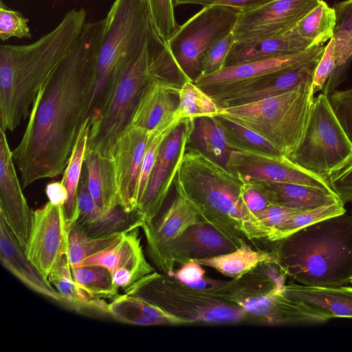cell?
<instances>
[{
  "label": "cell",
  "instance_id": "6da1fadb",
  "mask_svg": "<svg viewBox=\"0 0 352 352\" xmlns=\"http://www.w3.org/2000/svg\"><path fill=\"white\" fill-rule=\"evenodd\" d=\"M104 27V19L86 23L74 45L38 93L23 136L12 151L23 188L64 172L89 117Z\"/></svg>",
  "mask_w": 352,
  "mask_h": 352
},
{
  "label": "cell",
  "instance_id": "7a4b0ae2",
  "mask_svg": "<svg viewBox=\"0 0 352 352\" xmlns=\"http://www.w3.org/2000/svg\"><path fill=\"white\" fill-rule=\"evenodd\" d=\"M86 19L84 8L72 9L36 41L0 45L1 129L12 131L30 116L41 88L76 43Z\"/></svg>",
  "mask_w": 352,
  "mask_h": 352
},
{
  "label": "cell",
  "instance_id": "3957f363",
  "mask_svg": "<svg viewBox=\"0 0 352 352\" xmlns=\"http://www.w3.org/2000/svg\"><path fill=\"white\" fill-rule=\"evenodd\" d=\"M173 184L176 193L236 248L267 239L265 228L242 199L243 181L197 148H186Z\"/></svg>",
  "mask_w": 352,
  "mask_h": 352
},
{
  "label": "cell",
  "instance_id": "277c9868",
  "mask_svg": "<svg viewBox=\"0 0 352 352\" xmlns=\"http://www.w3.org/2000/svg\"><path fill=\"white\" fill-rule=\"evenodd\" d=\"M189 79L180 69L167 43L155 29L136 57L111 81L101 102L89 117L87 150L113 158L118 140L131 124L140 96L151 81Z\"/></svg>",
  "mask_w": 352,
  "mask_h": 352
},
{
  "label": "cell",
  "instance_id": "5b68a950",
  "mask_svg": "<svg viewBox=\"0 0 352 352\" xmlns=\"http://www.w3.org/2000/svg\"><path fill=\"white\" fill-rule=\"evenodd\" d=\"M343 214L276 241L277 263L287 276L307 286L340 287L351 283L352 218Z\"/></svg>",
  "mask_w": 352,
  "mask_h": 352
},
{
  "label": "cell",
  "instance_id": "8992f818",
  "mask_svg": "<svg viewBox=\"0 0 352 352\" xmlns=\"http://www.w3.org/2000/svg\"><path fill=\"white\" fill-rule=\"evenodd\" d=\"M104 20L89 117L99 107L113 79L136 57L154 29L145 0H115Z\"/></svg>",
  "mask_w": 352,
  "mask_h": 352
},
{
  "label": "cell",
  "instance_id": "52a82bcc",
  "mask_svg": "<svg viewBox=\"0 0 352 352\" xmlns=\"http://www.w3.org/2000/svg\"><path fill=\"white\" fill-rule=\"evenodd\" d=\"M311 82L256 102L220 108L217 116L254 131L288 157L300 142L314 100Z\"/></svg>",
  "mask_w": 352,
  "mask_h": 352
},
{
  "label": "cell",
  "instance_id": "ba28073f",
  "mask_svg": "<svg viewBox=\"0 0 352 352\" xmlns=\"http://www.w3.org/2000/svg\"><path fill=\"white\" fill-rule=\"evenodd\" d=\"M124 294L138 297L192 323L239 322L248 313L236 303L216 295L210 286L197 289L153 272Z\"/></svg>",
  "mask_w": 352,
  "mask_h": 352
},
{
  "label": "cell",
  "instance_id": "9c48e42d",
  "mask_svg": "<svg viewBox=\"0 0 352 352\" xmlns=\"http://www.w3.org/2000/svg\"><path fill=\"white\" fill-rule=\"evenodd\" d=\"M288 157L327 180L352 161V142L322 92L314 98L304 135Z\"/></svg>",
  "mask_w": 352,
  "mask_h": 352
},
{
  "label": "cell",
  "instance_id": "30bf717a",
  "mask_svg": "<svg viewBox=\"0 0 352 352\" xmlns=\"http://www.w3.org/2000/svg\"><path fill=\"white\" fill-rule=\"evenodd\" d=\"M239 13L230 8L206 6L179 25L167 45L189 79L193 81L201 74L206 54L215 43L232 32Z\"/></svg>",
  "mask_w": 352,
  "mask_h": 352
},
{
  "label": "cell",
  "instance_id": "8fae6325",
  "mask_svg": "<svg viewBox=\"0 0 352 352\" xmlns=\"http://www.w3.org/2000/svg\"><path fill=\"white\" fill-rule=\"evenodd\" d=\"M225 166L243 182L297 184L334 192L328 180L304 169L284 155L250 149L232 150Z\"/></svg>",
  "mask_w": 352,
  "mask_h": 352
},
{
  "label": "cell",
  "instance_id": "7c38bea8",
  "mask_svg": "<svg viewBox=\"0 0 352 352\" xmlns=\"http://www.w3.org/2000/svg\"><path fill=\"white\" fill-rule=\"evenodd\" d=\"M195 128V120L185 119L163 142L135 210L142 222L153 221L160 212Z\"/></svg>",
  "mask_w": 352,
  "mask_h": 352
},
{
  "label": "cell",
  "instance_id": "4fadbf2b",
  "mask_svg": "<svg viewBox=\"0 0 352 352\" xmlns=\"http://www.w3.org/2000/svg\"><path fill=\"white\" fill-rule=\"evenodd\" d=\"M24 251L28 258L48 279L50 272L67 252V227L63 206L49 201L32 212Z\"/></svg>",
  "mask_w": 352,
  "mask_h": 352
},
{
  "label": "cell",
  "instance_id": "5bb4252c",
  "mask_svg": "<svg viewBox=\"0 0 352 352\" xmlns=\"http://www.w3.org/2000/svg\"><path fill=\"white\" fill-rule=\"evenodd\" d=\"M320 0H272L240 12L232 30L235 41L278 36L294 28Z\"/></svg>",
  "mask_w": 352,
  "mask_h": 352
},
{
  "label": "cell",
  "instance_id": "9a60e30c",
  "mask_svg": "<svg viewBox=\"0 0 352 352\" xmlns=\"http://www.w3.org/2000/svg\"><path fill=\"white\" fill-rule=\"evenodd\" d=\"M206 222L193 206L177 194L166 210L157 219L143 222L148 256L164 274H170L175 264L170 256L176 239L192 225Z\"/></svg>",
  "mask_w": 352,
  "mask_h": 352
},
{
  "label": "cell",
  "instance_id": "2e32d148",
  "mask_svg": "<svg viewBox=\"0 0 352 352\" xmlns=\"http://www.w3.org/2000/svg\"><path fill=\"white\" fill-rule=\"evenodd\" d=\"M320 58L264 78L207 94L220 108L256 102L291 90L301 84L312 82Z\"/></svg>",
  "mask_w": 352,
  "mask_h": 352
},
{
  "label": "cell",
  "instance_id": "e0dca14e",
  "mask_svg": "<svg viewBox=\"0 0 352 352\" xmlns=\"http://www.w3.org/2000/svg\"><path fill=\"white\" fill-rule=\"evenodd\" d=\"M325 46H314L294 54L224 67L213 73L200 74L193 82L206 93L245 83L320 58L323 54Z\"/></svg>",
  "mask_w": 352,
  "mask_h": 352
},
{
  "label": "cell",
  "instance_id": "ac0fdd59",
  "mask_svg": "<svg viewBox=\"0 0 352 352\" xmlns=\"http://www.w3.org/2000/svg\"><path fill=\"white\" fill-rule=\"evenodd\" d=\"M93 265L108 269L115 286L123 290L155 272L144 256L139 228L124 232L118 242L87 257L78 266Z\"/></svg>",
  "mask_w": 352,
  "mask_h": 352
},
{
  "label": "cell",
  "instance_id": "d6986e66",
  "mask_svg": "<svg viewBox=\"0 0 352 352\" xmlns=\"http://www.w3.org/2000/svg\"><path fill=\"white\" fill-rule=\"evenodd\" d=\"M32 212L17 177L6 131L0 128V216L23 249L29 239Z\"/></svg>",
  "mask_w": 352,
  "mask_h": 352
},
{
  "label": "cell",
  "instance_id": "ffe728a7",
  "mask_svg": "<svg viewBox=\"0 0 352 352\" xmlns=\"http://www.w3.org/2000/svg\"><path fill=\"white\" fill-rule=\"evenodd\" d=\"M149 131L131 124L121 135L113 155L116 180L121 208L136 210L142 164Z\"/></svg>",
  "mask_w": 352,
  "mask_h": 352
},
{
  "label": "cell",
  "instance_id": "44dd1931",
  "mask_svg": "<svg viewBox=\"0 0 352 352\" xmlns=\"http://www.w3.org/2000/svg\"><path fill=\"white\" fill-rule=\"evenodd\" d=\"M282 289L243 299L238 305L248 314L271 324H309L328 320L304 303L286 295Z\"/></svg>",
  "mask_w": 352,
  "mask_h": 352
},
{
  "label": "cell",
  "instance_id": "7402d4cb",
  "mask_svg": "<svg viewBox=\"0 0 352 352\" xmlns=\"http://www.w3.org/2000/svg\"><path fill=\"white\" fill-rule=\"evenodd\" d=\"M179 82L157 78L143 90L133 116L131 124L148 131L174 118L179 104Z\"/></svg>",
  "mask_w": 352,
  "mask_h": 352
},
{
  "label": "cell",
  "instance_id": "603a6c76",
  "mask_svg": "<svg viewBox=\"0 0 352 352\" xmlns=\"http://www.w3.org/2000/svg\"><path fill=\"white\" fill-rule=\"evenodd\" d=\"M0 261L2 265L32 290L59 302L62 295L28 258L24 249L0 216Z\"/></svg>",
  "mask_w": 352,
  "mask_h": 352
},
{
  "label": "cell",
  "instance_id": "cb8c5ba5",
  "mask_svg": "<svg viewBox=\"0 0 352 352\" xmlns=\"http://www.w3.org/2000/svg\"><path fill=\"white\" fill-rule=\"evenodd\" d=\"M236 246L206 222L191 226L174 242L172 261L184 265L189 261L207 258L231 252Z\"/></svg>",
  "mask_w": 352,
  "mask_h": 352
},
{
  "label": "cell",
  "instance_id": "d4e9b609",
  "mask_svg": "<svg viewBox=\"0 0 352 352\" xmlns=\"http://www.w3.org/2000/svg\"><path fill=\"white\" fill-rule=\"evenodd\" d=\"M311 47L300 36L295 26L274 37L246 41H234L226 60L225 66L300 52Z\"/></svg>",
  "mask_w": 352,
  "mask_h": 352
},
{
  "label": "cell",
  "instance_id": "484cf974",
  "mask_svg": "<svg viewBox=\"0 0 352 352\" xmlns=\"http://www.w3.org/2000/svg\"><path fill=\"white\" fill-rule=\"evenodd\" d=\"M282 291L327 320L332 318H352V287H314L291 283Z\"/></svg>",
  "mask_w": 352,
  "mask_h": 352
},
{
  "label": "cell",
  "instance_id": "4316f807",
  "mask_svg": "<svg viewBox=\"0 0 352 352\" xmlns=\"http://www.w3.org/2000/svg\"><path fill=\"white\" fill-rule=\"evenodd\" d=\"M76 222L91 237H102L127 232L140 228L142 224L136 211L126 212L119 207L111 212H104L93 199H86L79 203Z\"/></svg>",
  "mask_w": 352,
  "mask_h": 352
},
{
  "label": "cell",
  "instance_id": "83f0119b",
  "mask_svg": "<svg viewBox=\"0 0 352 352\" xmlns=\"http://www.w3.org/2000/svg\"><path fill=\"white\" fill-rule=\"evenodd\" d=\"M83 164L87 173L88 188L96 205L104 212L121 207L113 158L86 151Z\"/></svg>",
  "mask_w": 352,
  "mask_h": 352
},
{
  "label": "cell",
  "instance_id": "f1b7e54d",
  "mask_svg": "<svg viewBox=\"0 0 352 352\" xmlns=\"http://www.w3.org/2000/svg\"><path fill=\"white\" fill-rule=\"evenodd\" d=\"M108 312L118 321L135 325L188 324L157 305L125 294L112 299L108 305Z\"/></svg>",
  "mask_w": 352,
  "mask_h": 352
},
{
  "label": "cell",
  "instance_id": "f546056e",
  "mask_svg": "<svg viewBox=\"0 0 352 352\" xmlns=\"http://www.w3.org/2000/svg\"><path fill=\"white\" fill-rule=\"evenodd\" d=\"M195 261L233 279L243 276L260 265L278 263L274 250H254L247 242H243L231 252Z\"/></svg>",
  "mask_w": 352,
  "mask_h": 352
},
{
  "label": "cell",
  "instance_id": "4dcf8cb0",
  "mask_svg": "<svg viewBox=\"0 0 352 352\" xmlns=\"http://www.w3.org/2000/svg\"><path fill=\"white\" fill-rule=\"evenodd\" d=\"M333 8L336 15L333 36L336 67L322 89V93L327 96L340 83L352 59V0L336 3Z\"/></svg>",
  "mask_w": 352,
  "mask_h": 352
},
{
  "label": "cell",
  "instance_id": "1f68e13d",
  "mask_svg": "<svg viewBox=\"0 0 352 352\" xmlns=\"http://www.w3.org/2000/svg\"><path fill=\"white\" fill-rule=\"evenodd\" d=\"M48 280L64 298L65 304L78 310L109 314V304L104 299L94 298L74 280L67 254L50 272Z\"/></svg>",
  "mask_w": 352,
  "mask_h": 352
},
{
  "label": "cell",
  "instance_id": "d6a6232c",
  "mask_svg": "<svg viewBox=\"0 0 352 352\" xmlns=\"http://www.w3.org/2000/svg\"><path fill=\"white\" fill-rule=\"evenodd\" d=\"M90 129L89 117L81 126L61 180L68 197L63 206L65 221L68 228L78 217V188L80 179Z\"/></svg>",
  "mask_w": 352,
  "mask_h": 352
},
{
  "label": "cell",
  "instance_id": "836d02e7",
  "mask_svg": "<svg viewBox=\"0 0 352 352\" xmlns=\"http://www.w3.org/2000/svg\"><path fill=\"white\" fill-rule=\"evenodd\" d=\"M274 191L277 204L298 210L313 209L341 201L335 192L297 184L266 182Z\"/></svg>",
  "mask_w": 352,
  "mask_h": 352
},
{
  "label": "cell",
  "instance_id": "e575fe53",
  "mask_svg": "<svg viewBox=\"0 0 352 352\" xmlns=\"http://www.w3.org/2000/svg\"><path fill=\"white\" fill-rule=\"evenodd\" d=\"M336 15L323 0L301 19L295 28L301 37L307 41L311 47L322 45L329 41L334 34Z\"/></svg>",
  "mask_w": 352,
  "mask_h": 352
},
{
  "label": "cell",
  "instance_id": "d590c367",
  "mask_svg": "<svg viewBox=\"0 0 352 352\" xmlns=\"http://www.w3.org/2000/svg\"><path fill=\"white\" fill-rule=\"evenodd\" d=\"M123 233L91 237L85 232L76 221L73 223L67 228V256L71 267L78 266L87 257L113 245L121 239Z\"/></svg>",
  "mask_w": 352,
  "mask_h": 352
},
{
  "label": "cell",
  "instance_id": "8d00e7d4",
  "mask_svg": "<svg viewBox=\"0 0 352 352\" xmlns=\"http://www.w3.org/2000/svg\"><path fill=\"white\" fill-rule=\"evenodd\" d=\"M177 115L184 119L196 120L201 117L217 116L220 110L212 97L195 84L185 80L179 87Z\"/></svg>",
  "mask_w": 352,
  "mask_h": 352
},
{
  "label": "cell",
  "instance_id": "74e56055",
  "mask_svg": "<svg viewBox=\"0 0 352 352\" xmlns=\"http://www.w3.org/2000/svg\"><path fill=\"white\" fill-rule=\"evenodd\" d=\"M346 210L342 201L323 205L313 209L298 211L267 238L270 242L285 239L297 231L329 218L344 214Z\"/></svg>",
  "mask_w": 352,
  "mask_h": 352
},
{
  "label": "cell",
  "instance_id": "f35d334b",
  "mask_svg": "<svg viewBox=\"0 0 352 352\" xmlns=\"http://www.w3.org/2000/svg\"><path fill=\"white\" fill-rule=\"evenodd\" d=\"M74 280L98 299H113L119 295L113 282L111 272L101 265H85L71 267Z\"/></svg>",
  "mask_w": 352,
  "mask_h": 352
},
{
  "label": "cell",
  "instance_id": "ab89813d",
  "mask_svg": "<svg viewBox=\"0 0 352 352\" xmlns=\"http://www.w3.org/2000/svg\"><path fill=\"white\" fill-rule=\"evenodd\" d=\"M184 120L176 115L149 131L140 176L138 204L144 194L151 173L163 142Z\"/></svg>",
  "mask_w": 352,
  "mask_h": 352
},
{
  "label": "cell",
  "instance_id": "60d3db41",
  "mask_svg": "<svg viewBox=\"0 0 352 352\" xmlns=\"http://www.w3.org/2000/svg\"><path fill=\"white\" fill-rule=\"evenodd\" d=\"M215 118L226 134L232 150L250 149L270 154L283 155L274 145L254 131L229 118L220 116H215Z\"/></svg>",
  "mask_w": 352,
  "mask_h": 352
},
{
  "label": "cell",
  "instance_id": "b9f144b4",
  "mask_svg": "<svg viewBox=\"0 0 352 352\" xmlns=\"http://www.w3.org/2000/svg\"><path fill=\"white\" fill-rule=\"evenodd\" d=\"M195 131L206 152L221 160L232 151L230 143L215 116L201 117L195 120Z\"/></svg>",
  "mask_w": 352,
  "mask_h": 352
},
{
  "label": "cell",
  "instance_id": "7bdbcfd3",
  "mask_svg": "<svg viewBox=\"0 0 352 352\" xmlns=\"http://www.w3.org/2000/svg\"><path fill=\"white\" fill-rule=\"evenodd\" d=\"M145 1L152 25L167 43L179 27L175 18L173 0Z\"/></svg>",
  "mask_w": 352,
  "mask_h": 352
},
{
  "label": "cell",
  "instance_id": "ee69618b",
  "mask_svg": "<svg viewBox=\"0 0 352 352\" xmlns=\"http://www.w3.org/2000/svg\"><path fill=\"white\" fill-rule=\"evenodd\" d=\"M241 195L248 209L255 216L267 207L277 204L275 194L266 182H243Z\"/></svg>",
  "mask_w": 352,
  "mask_h": 352
},
{
  "label": "cell",
  "instance_id": "f6af8a7d",
  "mask_svg": "<svg viewBox=\"0 0 352 352\" xmlns=\"http://www.w3.org/2000/svg\"><path fill=\"white\" fill-rule=\"evenodd\" d=\"M28 20L18 11L8 8L0 1V38L6 41L12 37L31 38Z\"/></svg>",
  "mask_w": 352,
  "mask_h": 352
},
{
  "label": "cell",
  "instance_id": "bcb514c9",
  "mask_svg": "<svg viewBox=\"0 0 352 352\" xmlns=\"http://www.w3.org/2000/svg\"><path fill=\"white\" fill-rule=\"evenodd\" d=\"M328 98L335 115L352 142V87L333 91Z\"/></svg>",
  "mask_w": 352,
  "mask_h": 352
},
{
  "label": "cell",
  "instance_id": "7dc6e473",
  "mask_svg": "<svg viewBox=\"0 0 352 352\" xmlns=\"http://www.w3.org/2000/svg\"><path fill=\"white\" fill-rule=\"evenodd\" d=\"M235 39L232 32L215 43L206 54L201 74H208L221 69Z\"/></svg>",
  "mask_w": 352,
  "mask_h": 352
},
{
  "label": "cell",
  "instance_id": "c3c4849f",
  "mask_svg": "<svg viewBox=\"0 0 352 352\" xmlns=\"http://www.w3.org/2000/svg\"><path fill=\"white\" fill-rule=\"evenodd\" d=\"M336 67V56L333 37L325 46L324 51L315 69L312 80V93L322 91Z\"/></svg>",
  "mask_w": 352,
  "mask_h": 352
},
{
  "label": "cell",
  "instance_id": "681fc988",
  "mask_svg": "<svg viewBox=\"0 0 352 352\" xmlns=\"http://www.w3.org/2000/svg\"><path fill=\"white\" fill-rule=\"evenodd\" d=\"M298 211L300 210L280 204H274L258 213L256 216L266 231V240L267 241L268 236Z\"/></svg>",
  "mask_w": 352,
  "mask_h": 352
},
{
  "label": "cell",
  "instance_id": "f907efd6",
  "mask_svg": "<svg viewBox=\"0 0 352 352\" xmlns=\"http://www.w3.org/2000/svg\"><path fill=\"white\" fill-rule=\"evenodd\" d=\"M272 0H173L174 6L197 4L206 6H223L239 12H245L258 8Z\"/></svg>",
  "mask_w": 352,
  "mask_h": 352
},
{
  "label": "cell",
  "instance_id": "816d5d0a",
  "mask_svg": "<svg viewBox=\"0 0 352 352\" xmlns=\"http://www.w3.org/2000/svg\"><path fill=\"white\" fill-rule=\"evenodd\" d=\"M329 186L341 201H352V161L328 179Z\"/></svg>",
  "mask_w": 352,
  "mask_h": 352
},
{
  "label": "cell",
  "instance_id": "f5cc1de1",
  "mask_svg": "<svg viewBox=\"0 0 352 352\" xmlns=\"http://www.w3.org/2000/svg\"><path fill=\"white\" fill-rule=\"evenodd\" d=\"M205 270L195 261H189L173 274L175 279L190 287L196 288L204 280Z\"/></svg>",
  "mask_w": 352,
  "mask_h": 352
},
{
  "label": "cell",
  "instance_id": "db71d44e",
  "mask_svg": "<svg viewBox=\"0 0 352 352\" xmlns=\"http://www.w3.org/2000/svg\"><path fill=\"white\" fill-rule=\"evenodd\" d=\"M45 192L49 201L56 205L63 206L68 197L67 190L61 181L48 184Z\"/></svg>",
  "mask_w": 352,
  "mask_h": 352
},
{
  "label": "cell",
  "instance_id": "11a10c76",
  "mask_svg": "<svg viewBox=\"0 0 352 352\" xmlns=\"http://www.w3.org/2000/svg\"><path fill=\"white\" fill-rule=\"evenodd\" d=\"M351 283L352 284V280H351Z\"/></svg>",
  "mask_w": 352,
  "mask_h": 352
}]
</instances>
